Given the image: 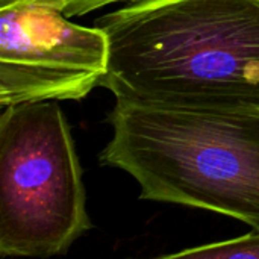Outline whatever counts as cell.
I'll list each match as a JSON object with an SVG mask.
<instances>
[{"label": "cell", "mask_w": 259, "mask_h": 259, "mask_svg": "<svg viewBox=\"0 0 259 259\" xmlns=\"http://www.w3.org/2000/svg\"><path fill=\"white\" fill-rule=\"evenodd\" d=\"M94 26L109 42L99 87L118 100L259 106V0H135Z\"/></svg>", "instance_id": "6da1fadb"}, {"label": "cell", "mask_w": 259, "mask_h": 259, "mask_svg": "<svg viewBox=\"0 0 259 259\" xmlns=\"http://www.w3.org/2000/svg\"><path fill=\"white\" fill-rule=\"evenodd\" d=\"M102 165L140 199L223 214L259 231V106L181 108L115 99Z\"/></svg>", "instance_id": "7a4b0ae2"}, {"label": "cell", "mask_w": 259, "mask_h": 259, "mask_svg": "<svg viewBox=\"0 0 259 259\" xmlns=\"http://www.w3.org/2000/svg\"><path fill=\"white\" fill-rule=\"evenodd\" d=\"M93 228L74 140L56 100L2 109L0 256L65 255Z\"/></svg>", "instance_id": "3957f363"}, {"label": "cell", "mask_w": 259, "mask_h": 259, "mask_svg": "<svg viewBox=\"0 0 259 259\" xmlns=\"http://www.w3.org/2000/svg\"><path fill=\"white\" fill-rule=\"evenodd\" d=\"M109 42L42 0L0 8V106L82 100L106 74Z\"/></svg>", "instance_id": "277c9868"}, {"label": "cell", "mask_w": 259, "mask_h": 259, "mask_svg": "<svg viewBox=\"0 0 259 259\" xmlns=\"http://www.w3.org/2000/svg\"><path fill=\"white\" fill-rule=\"evenodd\" d=\"M162 258L259 259V231L253 229L250 234H246L240 238L190 247L176 253H167V255H162Z\"/></svg>", "instance_id": "5b68a950"}, {"label": "cell", "mask_w": 259, "mask_h": 259, "mask_svg": "<svg viewBox=\"0 0 259 259\" xmlns=\"http://www.w3.org/2000/svg\"><path fill=\"white\" fill-rule=\"evenodd\" d=\"M15 2L18 0H0V8ZM42 2L56 6L67 17H79V15L90 14L96 9H100L106 5H112L117 2H135V0H42Z\"/></svg>", "instance_id": "8992f818"}]
</instances>
